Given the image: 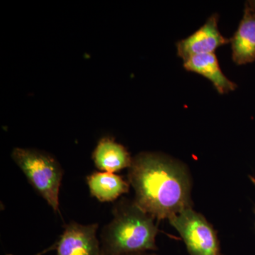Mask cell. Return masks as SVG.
Wrapping results in <instances>:
<instances>
[{"label": "cell", "mask_w": 255, "mask_h": 255, "mask_svg": "<svg viewBox=\"0 0 255 255\" xmlns=\"http://www.w3.org/2000/svg\"><path fill=\"white\" fill-rule=\"evenodd\" d=\"M129 183L135 204L155 219H169L191 208V181L184 164L157 152L132 158Z\"/></svg>", "instance_id": "6da1fadb"}, {"label": "cell", "mask_w": 255, "mask_h": 255, "mask_svg": "<svg viewBox=\"0 0 255 255\" xmlns=\"http://www.w3.org/2000/svg\"><path fill=\"white\" fill-rule=\"evenodd\" d=\"M114 219L102 235L101 255H128L157 250L155 218L129 200L114 206Z\"/></svg>", "instance_id": "7a4b0ae2"}, {"label": "cell", "mask_w": 255, "mask_h": 255, "mask_svg": "<svg viewBox=\"0 0 255 255\" xmlns=\"http://www.w3.org/2000/svg\"><path fill=\"white\" fill-rule=\"evenodd\" d=\"M11 157L37 192L58 212L63 174L59 162L49 153L33 148L15 147Z\"/></svg>", "instance_id": "3957f363"}, {"label": "cell", "mask_w": 255, "mask_h": 255, "mask_svg": "<svg viewBox=\"0 0 255 255\" xmlns=\"http://www.w3.org/2000/svg\"><path fill=\"white\" fill-rule=\"evenodd\" d=\"M185 243L189 255H221L217 233L204 216L192 208L169 219Z\"/></svg>", "instance_id": "277c9868"}, {"label": "cell", "mask_w": 255, "mask_h": 255, "mask_svg": "<svg viewBox=\"0 0 255 255\" xmlns=\"http://www.w3.org/2000/svg\"><path fill=\"white\" fill-rule=\"evenodd\" d=\"M97 229L98 224L68 223L56 243V255H101Z\"/></svg>", "instance_id": "5b68a950"}, {"label": "cell", "mask_w": 255, "mask_h": 255, "mask_svg": "<svg viewBox=\"0 0 255 255\" xmlns=\"http://www.w3.org/2000/svg\"><path fill=\"white\" fill-rule=\"evenodd\" d=\"M219 15L214 14L197 31L177 43L178 56L184 61L196 55L214 53L215 50L229 43L230 39L221 34L218 27Z\"/></svg>", "instance_id": "8992f818"}, {"label": "cell", "mask_w": 255, "mask_h": 255, "mask_svg": "<svg viewBox=\"0 0 255 255\" xmlns=\"http://www.w3.org/2000/svg\"><path fill=\"white\" fill-rule=\"evenodd\" d=\"M232 58L238 65L255 60V9L246 4L244 14L237 31L230 39Z\"/></svg>", "instance_id": "52a82bcc"}, {"label": "cell", "mask_w": 255, "mask_h": 255, "mask_svg": "<svg viewBox=\"0 0 255 255\" xmlns=\"http://www.w3.org/2000/svg\"><path fill=\"white\" fill-rule=\"evenodd\" d=\"M184 68L187 71L199 74L209 79L221 95L234 91L237 85L226 78L220 67L214 53L196 55L184 61Z\"/></svg>", "instance_id": "ba28073f"}, {"label": "cell", "mask_w": 255, "mask_h": 255, "mask_svg": "<svg viewBox=\"0 0 255 255\" xmlns=\"http://www.w3.org/2000/svg\"><path fill=\"white\" fill-rule=\"evenodd\" d=\"M92 157L97 168L110 173L129 168L132 160L130 153L124 145L107 137L99 141Z\"/></svg>", "instance_id": "9c48e42d"}, {"label": "cell", "mask_w": 255, "mask_h": 255, "mask_svg": "<svg viewBox=\"0 0 255 255\" xmlns=\"http://www.w3.org/2000/svg\"><path fill=\"white\" fill-rule=\"evenodd\" d=\"M87 184L92 196L101 202H110L128 192L130 183L114 173L95 172L87 177Z\"/></svg>", "instance_id": "30bf717a"}, {"label": "cell", "mask_w": 255, "mask_h": 255, "mask_svg": "<svg viewBox=\"0 0 255 255\" xmlns=\"http://www.w3.org/2000/svg\"><path fill=\"white\" fill-rule=\"evenodd\" d=\"M56 248V243H55L53 246H52L51 247H50V248H48V249L45 250L44 251L41 252V253H38V254H36V255H42L43 254H45V253H48V252H50L51 251H53V250L55 249ZM6 255H12L11 254H8Z\"/></svg>", "instance_id": "8fae6325"}, {"label": "cell", "mask_w": 255, "mask_h": 255, "mask_svg": "<svg viewBox=\"0 0 255 255\" xmlns=\"http://www.w3.org/2000/svg\"><path fill=\"white\" fill-rule=\"evenodd\" d=\"M247 4L250 5L251 7L254 8L255 9V1H247Z\"/></svg>", "instance_id": "7c38bea8"}, {"label": "cell", "mask_w": 255, "mask_h": 255, "mask_svg": "<svg viewBox=\"0 0 255 255\" xmlns=\"http://www.w3.org/2000/svg\"><path fill=\"white\" fill-rule=\"evenodd\" d=\"M128 255H157L155 254H149V253H136V254H132Z\"/></svg>", "instance_id": "4fadbf2b"}, {"label": "cell", "mask_w": 255, "mask_h": 255, "mask_svg": "<svg viewBox=\"0 0 255 255\" xmlns=\"http://www.w3.org/2000/svg\"><path fill=\"white\" fill-rule=\"evenodd\" d=\"M250 179H251V182H253V184H254L255 187V177H253V176H250Z\"/></svg>", "instance_id": "5bb4252c"}]
</instances>
